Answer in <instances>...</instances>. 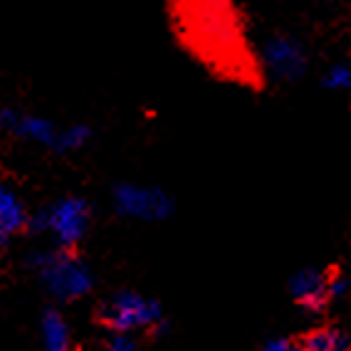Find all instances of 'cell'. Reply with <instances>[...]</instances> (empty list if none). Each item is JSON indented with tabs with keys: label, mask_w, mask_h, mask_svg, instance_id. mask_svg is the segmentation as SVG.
<instances>
[{
	"label": "cell",
	"mask_w": 351,
	"mask_h": 351,
	"mask_svg": "<svg viewBox=\"0 0 351 351\" xmlns=\"http://www.w3.org/2000/svg\"><path fill=\"white\" fill-rule=\"evenodd\" d=\"M0 129L50 151H55L57 138H60V132L52 121L43 119V117H32V114L15 112V109H0Z\"/></svg>",
	"instance_id": "cell-7"
},
{
	"label": "cell",
	"mask_w": 351,
	"mask_h": 351,
	"mask_svg": "<svg viewBox=\"0 0 351 351\" xmlns=\"http://www.w3.org/2000/svg\"><path fill=\"white\" fill-rule=\"evenodd\" d=\"M263 351H302V346L295 344V341H289V339H270L263 346Z\"/></svg>",
	"instance_id": "cell-15"
},
{
	"label": "cell",
	"mask_w": 351,
	"mask_h": 351,
	"mask_svg": "<svg viewBox=\"0 0 351 351\" xmlns=\"http://www.w3.org/2000/svg\"><path fill=\"white\" fill-rule=\"evenodd\" d=\"M289 295L307 314H319L329 304V272L319 267H302L289 277Z\"/></svg>",
	"instance_id": "cell-6"
},
{
	"label": "cell",
	"mask_w": 351,
	"mask_h": 351,
	"mask_svg": "<svg viewBox=\"0 0 351 351\" xmlns=\"http://www.w3.org/2000/svg\"><path fill=\"white\" fill-rule=\"evenodd\" d=\"M30 215H27L25 206L20 201L15 191H10L5 183H0V228L8 235H18V232L27 230Z\"/></svg>",
	"instance_id": "cell-8"
},
{
	"label": "cell",
	"mask_w": 351,
	"mask_h": 351,
	"mask_svg": "<svg viewBox=\"0 0 351 351\" xmlns=\"http://www.w3.org/2000/svg\"><path fill=\"white\" fill-rule=\"evenodd\" d=\"M43 341L45 351H69V326L52 307L43 312Z\"/></svg>",
	"instance_id": "cell-10"
},
{
	"label": "cell",
	"mask_w": 351,
	"mask_h": 351,
	"mask_svg": "<svg viewBox=\"0 0 351 351\" xmlns=\"http://www.w3.org/2000/svg\"><path fill=\"white\" fill-rule=\"evenodd\" d=\"M300 346L302 351H349L351 337L339 326H319L304 334Z\"/></svg>",
	"instance_id": "cell-9"
},
{
	"label": "cell",
	"mask_w": 351,
	"mask_h": 351,
	"mask_svg": "<svg viewBox=\"0 0 351 351\" xmlns=\"http://www.w3.org/2000/svg\"><path fill=\"white\" fill-rule=\"evenodd\" d=\"M104 351H141V346L132 334H112Z\"/></svg>",
	"instance_id": "cell-14"
},
{
	"label": "cell",
	"mask_w": 351,
	"mask_h": 351,
	"mask_svg": "<svg viewBox=\"0 0 351 351\" xmlns=\"http://www.w3.org/2000/svg\"><path fill=\"white\" fill-rule=\"evenodd\" d=\"M92 223V206L84 198H60L50 208L40 210L38 215H30L27 230L47 232L55 235L57 247L62 250H77V245L84 240Z\"/></svg>",
	"instance_id": "cell-3"
},
{
	"label": "cell",
	"mask_w": 351,
	"mask_h": 351,
	"mask_svg": "<svg viewBox=\"0 0 351 351\" xmlns=\"http://www.w3.org/2000/svg\"><path fill=\"white\" fill-rule=\"evenodd\" d=\"M263 64L277 82H297L307 75L309 52L295 35H272L263 45Z\"/></svg>",
	"instance_id": "cell-5"
},
{
	"label": "cell",
	"mask_w": 351,
	"mask_h": 351,
	"mask_svg": "<svg viewBox=\"0 0 351 351\" xmlns=\"http://www.w3.org/2000/svg\"><path fill=\"white\" fill-rule=\"evenodd\" d=\"M92 141V126L87 124H72L69 129L60 132L57 138L55 154H72V151H80Z\"/></svg>",
	"instance_id": "cell-11"
},
{
	"label": "cell",
	"mask_w": 351,
	"mask_h": 351,
	"mask_svg": "<svg viewBox=\"0 0 351 351\" xmlns=\"http://www.w3.org/2000/svg\"><path fill=\"white\" fill-rule=\"evenodd\" d=\"M32 270L38 272L45 289L57 302H75L95 287V275L89 265L77 255V250H43L27 260Z\"/></svg>",
	"instance_id": "cell-1"
},
{
	"label": "cell",
	"mask_w": 351,
	"mask_h": 351,
	"mask_svg": "<svg viewBox=\"0 0 351 351\" xmlns=\"http://www.w3.org/2000/svg\"><path fill=\"white\" fill-rule=\"evenodd\" d=\"M112 201L117 213L132 220H166L173 213V198L166 191L154 186H138V183H117L112 191Z\"/></svg>",
	"instance_id": "cell-4"
},
{
	"label": "cell",
	"mask_w": 351,
	"mask_h": 351,
	"mask_svg": "<svg viewBox=\"0 0 351 351\" xmlns=\"http://www.w3.org/2000/svg\"><path fill=\"white\" fill-rule=\"evenodd\" d=\"M322 87L326 92H351V64L334 62L322 75Z\"/></svg>",
	"instance_id": "cell-12"
},
{
	"label": "cell",
	"mask_w": 351,
	"mask_h": 351,
	"mask_svg": "<svg viewBox=\"0 0 351 351\" xmlns=\"http://www.w3.org/2000/svg\"><path fill=\"white\" fill-rule=\"evenodd\" d=\"M351 289V280L341 272H329V300H344Z\"/></svg>",
	"instance_id": "cell-13"
},
{
	"label": "cell",
	"mask_w": 351,
	"mask_h": 351,
	"mask_svg": "<svg viewBox=\"0 0 351 351\" xmlns=\"http://www.w3.org/2000/svg\"><path fill=\"white\" fill-rule=\"evenodd\" d=\"M97 319L112 334L151 332L161 337L169 329L161 302L132 292V289L114 292L109 300L101 302L99 309H97Z\"/></svg>",
	"instance_id": "cell-2"
}]
</instances>
